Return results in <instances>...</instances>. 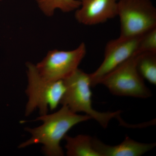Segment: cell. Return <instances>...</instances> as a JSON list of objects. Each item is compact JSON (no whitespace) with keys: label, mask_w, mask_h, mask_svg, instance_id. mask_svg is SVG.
Segmentation results:
<instances>
[{"label":"cell","mask_w":156,"mask_h":156,"mask_svg":"<svg viewBox=\"0 0 156 156\" xmlns=\"http://www.w3.org/2000/svg\"><path fill=\"white\" fill-rule=\"evenodd\" d=\"M92 119L88 115L77 114L66 105L58 112L50 115H41L36 120L43 121V124L37 128H26L31 134L30 138L19 145L24 148L32 144H43V152L47 156H62L64 152L60 145L68 131L79 123Z\"/></svg>","instance_id":"1"},{"label":"cell","mask_w":156,"mask_h":156,"mask_svg":"<svg viewBox=\"0 0 156 156\" xmlns=\"http://www.w3.org/2000/svg\"><path fill=\"white\" fill-rule=\"evenodd\" d=\"M87 52L84 43L69 51L50 50L43 60L35 65L36 67L39 74L45 80H63L77 69Z\"/></svg>","instance_id":"6"},{"label":"cell","mask_w":156,"mask_h":156,"mask_svg":"<svg viewBox=\"0 0 156 156\" xmlns=\"http://www.w3.org/2000/svg\"><path fill=\"white\" fill-rule=\"evenodd\" d=\"M63 81L66 89L60 104L73 112H85L105 128L112 119L119 117L120 111L101 112L92 108L90 74L78 68Z\"/></svg>","instance_id":"2"},{"label":"cell","mask_w":156,"mask_h":156,"mask_svg":"<svg viewBox=\"0 0 156 156\" xmlns=\"http://www.w3.org/2000/svg\"><path fill=\"white\" fill-rule=\"evenodd\" d=\"M39 8L44 15L51 17L56 9L64 13L76 11L80 8L79 0H36Z\"/></svg>","instance_id":"11"},{"label":"cell","mask_w":156,"mask_h":156,"mask_svg":"<svg viewBox=\"0 0 156 156\" xmlns=\"http://www.w3.org/2000/svg\"><path fill=\"white\" fill-rule=\"evenodd\" d=\"M80 6L75 17L80 24L87 26L104 23L117 17L119 0H79Z\"/></svg>","instance_id":"8"},{"label":"cell","mask_w":156,"mask_h":156,"mask_svg":"<svg viewBox=\"0 0 156 156\" xmlns=\"http://www.w3.org/2000/svg\"><path fill=\"white\" fill-rule=\"evenodd\" d=\"M120 37L143 35L156 27V9L151 0H119Z\"/></svg>","instance_id":"4"},{"label":"cell","mask_w":156,"mask_h":156,"mask_svg":"<svg viewBox=\"0 0 156 156\" xmlns=\"http://www.w3.org/2000/svg\"><path fill=\"white\" fill-rule=\"evenodd\" d=\"M156 53V27L143 35L140 41L137 53Z\"/></svg>","instance_id":"13"},{"label":"cell","mask_w":156,"mask_h":156,"mask_svg":"<svg viewBox=\"0 0 156 156\" xmlns=\"http://www.w3.org/2000/svg\"><path fill=\"white\" fill-rule=\"evenodd\" d=\"M136 67L144 79L156 85V53H138Z\"/></svg>","instance_id":"12"},{"label":"cell","mask_w":156,"mask_h":156,"mask_svg":"<svg viewBox=\"0 0 156 156\" xmlns=\"http://www.w3.org/2000/svg\"><path fill=\"white\" fill-rule=\"evenodd\" d=\"M138 53L128 58L105 76L98 84H102L112 94L147 98L152 96L144 79L138 72L136 60Z\"/></svg>","instance_id":"5"},{"label":"cell","mask_w":156,"mask_h":156,"mask_svg":"<svg viewBox=\"0 0 156 156\" xmlns=\"http://www.w3.org/2000/svg\"><path fill=\"white\" fill-rule=\"evenodd\" d=\"M142 36L126 38L119 37L107 43L103 62L95 72L90 74L91 87L97 86L105 76L137 53Z\"/></svg>","instance_id":"7"},{"label":"cell","mask_w":156,"mask_h":156,"mask_svg":"<svg viewBox=\"0 0 156 156\" xmlns=\"http://www.w3.org/2000/svg\"><path fill=\"white\" fill-rule=\"evenodd\" d=\"M65 148L68 156H100L92 145V137L89 135L80 134L72 137L67 134Z\"/></svg>","instance_id":"10"},{"label":"cell","mask_w":156,"mask_h":156,"mask_svg":"<svg viewBox=\"0 0 156 156\" xmlns=\"http://www.w3.org/2000/svg\"><path fill=\"white\" fill-rule=\"evenodd\" d=\"M92 145L100 156H140L151 150L156 143H141L127 136L122 143L107 145L96 137H92Z\"/></svg>","instance_id":"9"},{"label":"cell","mask_w":156,"mask_h":156,"mask_svg":"<svg viewBox=\"0 0 156 156\" xmlns=\"http://www.w3.org/2000/svg\"><path fill=\"white\" fill-rule=\"evenodd\" d=\"M26 65L28 84L26 92L28 101L26 107V116L29 115L37 108L41 115H47L48 107L53 110L60 104L66 89L64 82L63 80H45L39 74L35 65L28 62Z\"/></svg>","instance_id":"3"},{"label":"cell","mask_w":156,"mask_h":156,"mask_svg":"<svg viewBox=\"0 0 156 156\" xmlns=\"http://www.w3.org/2000/svg\"><path fill=\"white\" fill-rule=\"evenodd\" d=\"M2 1V0H0V1Z\"/></svg>","instance_id":"14"}]
</instances>
